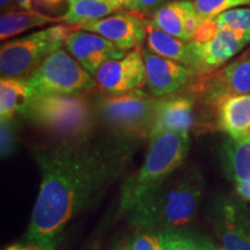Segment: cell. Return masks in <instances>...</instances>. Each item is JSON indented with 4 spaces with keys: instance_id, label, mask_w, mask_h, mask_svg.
Here are the masks:
<instances>
[{
    "instance_id": "obj_25",
    "label": "cell",
    "mask_w": 250,
    "mask_h": 250,
    "mask_svg": "<svg viewBox=\"0 0 250 250\" xmlns=\"http://www.w3.org/2000/svg\"><path fill=\"white\" fill-rule=\"evenodd\" d=\"M219 29L233 30L250 35V8H234L214 18Z\"/></svg>"
},
{
    "instance_id": "obj_7",
    "label": "cell",
    "mask_w": 250,
    "mask_h": 250,
    "mask_svg": "<svg viewBox=\"0 0 250 250\" xmlns=\"http://www.w3.org/2000/svg\"><path fill=\"white\" fill-rule=\"evenodd\" d=\"M27 83L31 100L48 95L86 94L96 87L95 78L64 49L50 55L27 78Z\"/></svg>"
},
{
    "instance_id": "obj_2",
    "label": "cell",
    "mask_w": 250,
    "mask_h": 250,
    "mask_svg": "<svg viewBox=\"0 0 250 250\" xmlns=\"http://www.w3.org/2000/svg\"><path fill=\"white\" fill-rule=\"evenodd\" d=\"M202 193V175L196 168L177 170L129 212V223L154 233L183 229L195 219Z\"/></svg>"
},
{
    "instance_id": "obj_23",
    "label": "cell",
    "mask_w": 250,
    "mask_h": 250,
    "mask_svg": "<svg viewBox=\"0 0 250 250\" xmlns=\"http://www.w3.org/2000/svg\"><path fill=\"white\" fill-rule=\"evenodd\" d=\"M162 250H213L214 245L205 237L183 229L159 233Z\"/></svg>"
},
{
    "instance_id": "obj_35",
    "label": "cell",
    "mask_w": 250,
    "mask_h": 250,
    "mask_svg": "<svg viewBox=\"0 0 250 250\" xmlns=\"http://www.w3.org/2000/svg\"><path fill=\"white\" fill-rule=\"evenodd\" d=\"M5 250H22V243H13V245L6 247Z\"/></svg>"
},
{
    "instance_id": "obj_20",
    "label": "cell",
    "mask_w": 250,
    "mask_h": 250,
    "mask_svg": "<svg viewBox=\"0 0 250 250\" xmlns=\"http://www.w3.org/2000/svg\"><path fill=\"white\" fill-rule=\"evenodd\" d=\"M64 23L62 17H52L35 9L8 11L0 19V39L2 41L18 36L33 28Z\"/></svg>"
},
{
    "instance_id": "obj_34",
    "label": "cell",
    "mask_w": 250,
    "mask_h": 250,
    "mask_svg": "<svg viewBox=\"0 0 250 250\" xmlns=\"http://www.w3.org/2000/svg\"><path fill=\"white\" fill-rule=\"evenodd\" d=\"M15 4L22 9H33V0H15Z\"/></svg>"
},
{
    "instance_id": "obj_3",
    "label": "cell",
    "mask_w": 250,
    "mask_h": 250,
    "mask_svg": "<svg viewBox=\"0 0 250 250\" xmlns=\"http://www.w3.org/2000/svg\"><path fill=\"white\" fill-rule=\"evenodd\" d=\"M189 147V133L153 130L143 166L125 181L122 189L121 213L132 211L149 192L176 173L186 161Z\"/></svg>"
},
{
    "instance_id": "obj_21",
    "label": "cell",
    "mask_w": 250,
    "mask_h": 250,
    "mask_svg": "<svg viewBox=\"0 0 250 250\" xmlns=\"http://www.w3.org/2000/svg\"><path fill=\"white\" fill-rule=\"evenodd\" d=\"M27 78L1 77L0 80V118L11 120L22 115L30 102Z\"/></svg>"
},
{
    "instance_id": "obj_36",
    "label": "cell",
    "mask_w": 250,
    "mask_h": 250,
    "mask_svg": "<svg viewBox=\"0 0 250 250\" xmlns=\"http://www.w3.org/2000/svg\"><path fill=\"white\" fill-rule=\"evenodd\" d=\"M76 1H78V0H67V2H68V5H71V4H73V2H76Z\"/></svg>"
},
{
    "instance_id": "obj_28",
    "label": "cell",
    "mask_w": 250,
    "mask_h": 250,
    "mask_svg": "<svg viewBox=\"0 0 250 250\" xmlns=\"http://www.w3.org/2000/svg\"><path fill=\"white\" fill-rule=\"evenodd\" d=\"M171 0H126L124 8L137 17L148 20L156 12Z\"/></svg>"
},
{
    "instance_id": "obj_22",
    "label": "cell",
    "mask_w": 250,
    "mask_h": 250,
    "mask_svg": "<svg viewBox=\"0 0 250 250\" xmlns=\"http://www.w3.org/2000/svg\"><path fill=\"white\" fill-rule=\"evenodd\" d=\"M124 7L118 0H78L68 5L66 13L62 15V22L78 27L90 21L100 20L116 13Z\"/></svg>"
},
{
    "instance_id": "obj_31",
    "label": "cell",
    "mask_w": 250,
    "mask_h": 250,
    "mask_svg": "<svg viewBox=\"0 0 250 250\" xmlns=\"http://www.w3.org/2000/svg\"><path fill=\"white\" fill-rule=\"evenodd\" d=\"M236 186V191L239 193V196L241 198L246 199V201H250V181L249 182H242L237 183Z\"/></svg>"
},
{
    "instance_id": "obj_33",
    "label": "cell",
    "mask_w": 250,
    "mask_h": 250,
    "mask_svg": "<svg viewBox=\"0 0 250 250\" xmlns=\"http://www.w3.org/2000/svg\"><path fill=\"white\" fill-rule=\"evenodd\" d=\"M15 0H0V7H1L2 13L8 11H13V5Z\"/></svg>"
},
{
    "instance_id": "obj_13",
    "label": "cell",
    "mask_w": 250,
    "mask_h": 250,
    "mask_svg": "<svg viewBox=\"0 0 250 250\" xmlns=\"http://www.w3.org/2000/svg\"><path fill=\"white\" fill-rule=\"evenodd\" d=\"M213 225L225 250H250V218L245 206L221 199L215 204Z\"/></svg>"
},
{
    "instance_id": "obj_30",
    "label": "cell",
    "mask_w": 250,
    "mask_h": 250,
    "mask_svg": "<svg viewBox=\"0 0 250 250\" xmlns=\"http://www.w3.org/2000/svg\"><path fill=\"white\" fill-rule=\"evenodd\" d=\"M58 245H46L35 241H23L22 250H57Z\"/></svg>"
},
{
    "instance_id": "obj_10",
    "label": "cell",
    "mask_w": 250,
    "mask_h": 250,
    "mask_svg": "<svg viewBox=\"0 0 250 250\" xmlns=\"http://www.w3.org/2000/svg\"><path fill=\"white\" fill-rule=\"evenodd\" d=\"M146 67V88L155 98L177 94L181 90L188 93L199 76L186 65L165 58L152 52L148 48L143 49Z\"/></svg>"
},
{
    "instance_id": "obj_9",
    "label": "cell",
    "mask_w": 250,
    "mask_h": 250,
    "mask_svg": "<svg viewBox=\"0 0 250 250\" xmlns=\"http://www.w3.org/2000/svg\"><path fill=\"white\" fill-rule=\"evenodd\" d=\"M96 87L104 96H117L142 89L146 85V67L143 49L126 52L124 57L112 59L96 71Z\"/></svg>"
},
{
    "instance_id": "obj_32",
    "label": "cell",
    "mask_w": 250,
    "mask_h": 250,
    "mask_svg": "<svg viewBox=\"0 0 250 250\" xmlns=\"http://www.w3.org/2000/svg\"><path fill=\"white\" fill-rule=\"evenodd\" d=\"M36 4L41 6V7L46 8V9H52L57 8L61 6L65 0H35Z\"/></svg>"
},
{
    "instance_id": "obj_38",
    "label": "cell",
    "mask_w": 250,
    "mask_h": 250,
    "mask_svg": "<svg viewBox=\"0 0 250 250\" xmlns=\"http://www.w3.org/2000/svg\"><path fill=\"white\" fill-rule=\"evenodd\" d=\"M118 1H120V2H122V4H123V6H124V4H125V2H126V0H118Z\"/></svg>"
},
{
    "instance_id": "obj_27",
    "label": "cell",
    "mask_w": 250,
    "mask_h": 250,
    "mask_svg": "<svg viewBox=\"0 0 250 250\" xmlns=\"http://www.w3.org/2000/svg\"><path fill=\"white\" fill-rule=\"evenodd\" d=\"M17 147V123L15 118H0V154L2 159L13 154Z\"/></svg>"
},
{
    "instance_id": "obj_14",
    "label": "cell",
    "mask_w": 250,
    "mask_h": 250,
    "mask_svg": "<svg viewBox=\"0 0 250 250\" xmlns=\"http://www.w3.org/2000/svg\"><path fill=\"white\" fill-rule=\"evenodd\" d=\"M65 50L93 77L104 62L120 59L126 54L104 37L83 29L71 34Z\"/></svg>"
},
{
    "instance_id": "obj_15",
    "label": "cell",
    "mask_w": 250,
    "mask_h": 250,
    "mask_svg": "<svg viewBox=\"0 0 250 250\" xmlns=\"http://www.w3.org/2000/svg\"><path fill=\"white\" fill-rule=\"evenodd\" d=\"M149 20L166 33L190 42L204 19L197 13L190 0H171Z\"/></svg>"
},
{
    "instance_id": "obj_29",
    "label": "cell",
    "mask_w": 250,
    "mask_h": 250,
    "mask_svg": "<svg viewBox=\"0 0 250 250\" xmlns=\"http://www.w3.org/2000/svg\"><path fill=\"white\" fill-rule=\"evenodd\" d=\"M219 31H220V29H219V26L214 18L204 19L201 26L196 30L192 41H196V42H208V41L213 39Z\"/></svg>"
},
{
    "instance_id": "obj_4",
    "label": "cell",
    "mask_w": 250,
    "mask_h": 250,
    "mask_svg": "<svg viewBox=\"0 0 250 250\" xmlns=\"http://www.w3.org/2000/svg\"><path fill=\"white\" fill-rule=\"evenodd\" d=\"M21 116L55 139L56 144L89 142L98 121L95 105L86 94L33 99Z\"/></svg>"
},
{
    "instance_id": "obj_8",
    "label": "cell",
    "mask_w": 250,
    "mask_h": 250,
    "mask_svg": "<svg viewBox=\"0 0 250 250\" xmlns=\"http://www.w3.org/2000/svg\"><path fill=\"white\" fill-rule=\"evenodd\" d=\"M250 93V48L208 76L199 77L188 94L215 107L221 100Z\"/></svg>"
},
{
    "instance_id": "obj_24",
    "label": "cell",
    "mask_w": 250,
    "mask_h": 250,
    "mask_svg": "<svg viewBox=\"0 0 250 250\" xmlns=\"http://www.w3.org/2000/svg\"><path fill=\"white\" fill-rule=\"evenodd\" d=\"M109 250H162L159 233L138 230L122 241L115 243Z\"/></svg>"
},
{
    "instance_id": "obj_5",
    "label": "cell",
    "mask_w": 250,
    "mask_h": 250,
    "mask_svg": "<svg viewBox=\"0 0 250 250\" xmlns=\"http://www.w3.org/2000/svg\"><path fill=\"white\" fill-rule=\"evenodd\" d=\"M159 99L140 89L123 95L103 96L95 103L96 116L111 137L134 145L151 137Z\"/></svg>"
},
{
    "instance_id": "obj_16",
    "label": "cell",
    "mask_w": 250,
    "mask_h": 250,
    "mask_svg": "<svg viewBox=\"0 0 250 250\" xmlns=\"http://www.w3.org/2000/svg\"><path fill=\"white\" fill-rule=\"evenodd\" d=\"M196 98L193 95H173L159 99L154 129L189 133L197 125Z\"/></svg>"
},
{
    "instance_id": "obj_17",
    "label": "cell",
    "mask_w": 250,
    "mask_h": 250,
    "mask_svg": "<svg viewBox=\"0 0 250 250\" xmlns=\"http://www.w3.org/2000/svg\"><path fill=\"white\" fill-rule=\"evenodd\" d=\"M215 108L219 130L228 137L236 138L250 132V93L228 96Z\"/></svg>"
},
{
    "instance_id": "obj_26",
    "label": "cell",
    "mask_w": 250,
    "mask_h": 250,
    "mask_svg": "<svg viewBox=\"0 0 250 250\" xmlns=\"http://www.w3.org/2000/svg\"><path fill=\"white\" fill-rule=\"evenodd\" d=\"M192 2L203 19H212L229 9L250 6V0H192Z\"/></svg>"
},
{
    "instance_id": "obj_11",
    "label": "cell",
    "mask_w": 250,
    "mask_h": 250,
    "mask_svg": "<svg viewBox=\"0 0 250 250\" xmlns=\"http://www.w3.org/2000/svg\"><path fill=\"white\" fill-rule=\"evenodd\" d=\"M250 43V35L237 31L220 30L208 42L190 41L193 55L192 70L199 77L208 76L235 58Z\"/></svg>"
},
{
    "instance_id": "obj_12",
    "label": "cell",
    "mask_w": 250,
    "mask_h": 250,
    "mask_svg": "<svg viewBox=\"0 0 250 250\" xmlns=\"http://www.w3.org/2000/svg\"><path fill=\"white\" fill-rule=\"evenodd\" d=\"M79 29L104 37L124 52L138 48L146 39V20L130 12L83 23Z\"/></svg>"
},
{
    "instance_id": "obj_18",
    "label": "cell",
    "mask_w": 250,
    "mask_h": 250,
    "mask_svg": "<svg viewBox=\"0 0 250 250\" xmlns=\"http://www.w3.org/2000/svg\"><path fill=\"white\" fill-rule=\"evenodd\" d=\"M221 161L227 176L235 184L250 181V132L232 138L221 145Z\"/></svg>"
},
{
    "instance_id": "obj_6",
    "label": "cell",
    "mask_w": 250,
    "mask_h": 250,
    "mask_svg": "<svg viewBox=\"0 0 250 250\" xmlns=\"http://www.w3.org/2000/svg\"><path fill=\"white\" fill-rule=\"evenodd\" d=\"M78 27L57 23L29 35L6 42L0 49L1 77L28 78L40 65L65 46V43Z\"/></svg>"
},
{
    "instance_id": "obj_37",
    "label": "cell",
    "mask_w": 250,
    "mask_h": 250,
    "mask_svg": "<svg viewBox=\"0 0 250 250\" xmlns=\"http://www.w3.org/2000/svg\"><path fill=\"white\" fill-rule=\"evenodd\" d=\"M213 250H225L223 247H220V248H217V247H214V249Z\"/></svg>"
},
{
    "instance_id": "obj_1",
    "label": "cell",
    "mask_w": 250,
    "mask_h": 250,
    "mask_svg": "<svg viewBox=\"0 0 250 250\" xmlns=\"http://www.w3.org/2000/svg\"><path fill=\"white\" fill-rule=\"evenodd\" d=\"M133 148L111 137L107 142L56 144L35 151L41 184L24 241L58 245L66 225L123 171Z\"/></svg>"
},
{
    "instance_id": "obj_19",
    "label": "cell",
    "mask_w": 250,
    "mask_h": 250,
    "mask_svg": "<svg viewBox=\"0 0 250 250\" xmlns=\"http://www.w3.org/2000/svg\"><path fill=\"white\" fill-rule=\"evenodd\" d=\"M146 42L154 54L171 59L189 68H193V55L190 42L180 40L158 28L151 20H146Z\"/></svg>"
}]
</instances>
